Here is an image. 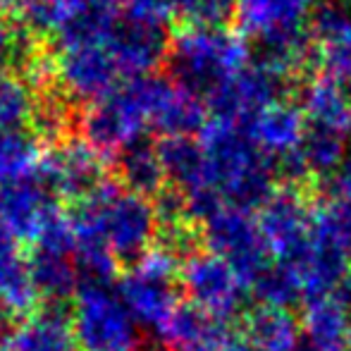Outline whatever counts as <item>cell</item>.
<instances>
[{
  "label": "cell",
  "instance_id": "cell-22",
  "mask_svg": "<svg viewBox=\"0 0 351 351\" xmlns=\"http://www.w3.org/2000/svg\"><path fill=\"white\" fill-rule=\"evenodd\" d=\"M232 339H234L232 330L230 328H222V330H217L213 337L204 339V342H199L196 347H189V349H184V351H230Z\"/></svg>",
  "mask_w": 351,
  "mask_h": 351
},
{
  "label": "cell",
  "instance_id": "cell-7",
  "mask_svg": "<svg viewBox=\"0 0 351 351\" xmlns=\"http://www.w3.org/2000/svg\"><path fill=\"white\" fill-rule=\"evenodd\" d=\"M201 244L208 254L222 258L246 287L270 265V254L258 232L256 213L222 206L210 220L199 227Z\"/></svg>",
  "mask_w": 351,
  "mask_h": 351
},
{
  "label": "cell",
  "instance_id": "cell-10",
  "mask_svg": "<svg viewBox=\"0 0 351 351\" xmlns=\"http://www.w3.org/2000/svg\"><path fill=\"white\" fill-rule=\"evenodd\" d=\"M301 115H304L306 125L347 136L351 130L349 91L328 77L313 79L301 96Z\"/></svg>",
  "mask_w": 351,
  "mask_h": 351
},
{
  "label": "cell",
  "instance_id": "cell-11",
  "mask_svg": "<svg viewBox=\"0 0 351 351\" xmlns=\"http://www.w3.org/2000/svg\"><path fill=\"white\" fill-rule=\"evenodd\" d=\"M241 339L254 351H291L301 339V323L291 311L256 306L241 315Z\"/></svg>",
  "mask_w": 351,
  "mask_h": 351
},
{
  "label": "cell",
  "instance_id": "cell-2",
  "mask_svg": "<svg viewBox=\"0 0 351 351\" xmlns=\"http://www.w3.org/2000/svg\"><path fill=\"white\" fill-rule=\"evenodd\" d=\"M313 0H234L239 36L254 38L258 60L282 77H289L311 58V32L306 17Z\"/></svg>",
  "mask_w": 351,
  "mask_h": 351
},
{
  "label": "cell",
  "instance_id": "cell-23",
  "mask_svg": "<svg viewBox=\"0 0 351 351\" xmlns=\"http://www.w3.org/2000/svg\"><path fill=\"white\" fill-rule=\"evenodd\" d=\"M332 296L339 301V304L344 306V311H347V313L351 315V268L342 275V280L337 282V287H335Z\"/></svg>",
  "mask_w": 351,
  "mask_h": 351
},
{
  "label": "cell",
  "instance_id": "cell-12",
  "mask_svg": "<svg viewBox=\"0 0 351 351\" xmlns=\"http://www.w3.org/2000/svg\"><path fill=\"white\" fill-rule=\"evenodd\" d=\"M301 335L318 344L325 351H344L349 347L351 337V320L344 306L330 296L311 299L304 304V313L299 318Z\"/></svg>",
  "mask_w": 351,
  "mask_h": 351
},
{
  "label": "cell",
  "instance_id": "cell-15",
  "mask_svg": "<svg viewBox=\"0 0 351 351\" xmlns=\"http://www.w3.org/2000/svg\"><path fill=\"white\" fill-rule=\"evenodd\" d=\"M5 351H79L72 328L58 315L24 320V325L8 339Z\"/></svg>",
  "mask_w": 351,
  "mask_h": 351
},
{
  "label": "cell",
  "instance_id": "cell-8",
  "mask_svg": "<svg viewBox=\"0 0 351 351\" xmlns=\"http://www.w3.org/2000/svg\"><path fill=\"white\" fill-rule=\"evenodd\" d=\"M256 222L268 254L278 263L294 265L311 244L313 206L296 186H282L258 208Z\"/></svg>",
  "mask_w": 351,
  "mask_h": 351
},
{
  "label": "cell",
  "instance_id": "cell-14",
  "mask_svg": "<svg viewBox=\"0 0 351 351\" xmlns=\"http://www.w3.org/2000/svg\"><path fill=\"white\" fill-rule=\"evenodd\" d=\"M344 151H347V136L337 134V132L320 130V127H304V136L299 143V156L306 165L308 177H318L325 182L344 160Z\"/></svg>",
  "mask_w": 351,
  "mask_h": 351
},
{
  "label": "cell",
  "instance_id": "cell-6",
  "mask_svg": "<svg viewBox=\"0 0 351 351\" xmlns=\"http://www.w3.org/2000/svg\"><path fill=\"white\" fill-rule=\"evenodd\" d=\"M182 296L210 315L215 323L230 325L246 313L249 287L222 258L206 249L191 254L180 265Z\"/></svg>",
  "mask_w": 351,
  "mask_h": 351
},
{
  "label": "cell",
  "instance_id": "cell-24",
  "mask_svg": "<svg viewBox=\"0 0 351 351\" xmlns=\"http://www.w3.org/2000/svg\"><path fill=\"white\" fill-rule=\"evenodd\" d=\"M291 351H325V349H320L318 344H313L311 339H306L304 335H301V339L296 342V347L291 349Z\"/></svg>",
  "mask_w": 351,
  "mask_h": 351
},
{
  "label": "cell",
  "instance_id": "cell-13",
  "mask_svg": "<svg viewBox=\"0 0 351 351\" xmlns=\"http://www.w3.org/2000/svg\"><path fill=\"white\" fill-rule=\"evenodd\" d=\"M162 172L172 180L177 191L189 194V191L208 186L206 175V156L199 141L189 136H172L160 151Z\"/></svg>",
  "mask_w": 351,
  "mask_h": 351
},
{
  "label": "cell",
  "instance_id": "cell-9",
  "mask_svg": "<svg viewBox=\"0 0 351 351\" xmlns=\"http://www.w3.org/2000/svg\"><path fill=\"white\" fill-rule=\"evenodd\" d=\"M241 127L249 132V136L256 141L261 151L268 153L275 162H280L282 158L299 151L306 122L299 108L282 98L265 110H261L254 120H249Z\"/></svg>",
  "mask_w": 351,
  "mask_h": 351
},
{
  "label": "cell",
  "instance_id": "cell-18",
  "mask_svg": "<svg viewBox=\"0 0 351 351\" xmlns=\"http://www.w3.org/2000/svg\"><path fill=\"white\" fill-rule=\"evenodd\" d=\"M311 230L337 244L351 258V199H330L315 206Z\"/></svg>",
  "mask_w": 351,
  "mask_h": 351
},
{
  "label": "cell",
  "instance_id": "cell-4",
  "mask_svg": "<svg viewBox=\"0 0 351 351\" xmlns=\"http://www.w3.org/2000/svg\"><path fill=\"white\" fill-rule=\"evenodd\" d=\"M117 294L139 328L160 335L182 304L180 263L162 251L151 249L127 268Z\"/></svg>",
  "mask_w": 351,
  "mask_h": 351
},
{
  "label": "cell",
  "instance_id": "cell-19",
  "mask_svg": "<svg viewBox=\"0 0 351 351\" xmlns=\"http://www.w3.org/2000/svg\"><path fill=\"white\" fill-rule=\"evenodd\" d=\"M320 67L323 77L342 84L344 88L351 86V32L320 43Z\"/></svg>",
  "mask_w": 351,
  "mask_h": 351
},
{
  "label": "cell",
  "instance_id": "cell-21",
  "mask_svg": "<svg viewBox=\"0 0 351 351\" xmlns=\"http://www.w3.org/2000/svg\"><path fill=\"white\" fill-rule=\"evenodd\" d=\"M330 199H351V130L347 134V151L344 160L325 182H320Z\"/></svg>",
  "mask_w": 351,
  "mask_h": 351
},
{
  "label": "cell",
  "instance_id": "cell-1",
  "mask_svg": "<svg viewBox=\"0 0 351 351\" xmlns=\"http://www.w3.org/2000/svg\"><path fill=\"white\" fill-rule=\"evenodd\" d=\"M208 186L225 206L256 213L275 191L278 167L249 132L234 122L213 120L201 130Z\"/></svg>",
  "mask_w": 351,
  "mask_h": 351
},
{
  "label": "cell",
  "instance_id": "cell-5",
  "mask_svg": "<svg viewBox=\"0 0 351 351\" xmlns=\"http://www.w3.org/2000/svg\"><path fill=\"white\" fill-rule=\"evenodd\" d=\"M139 325L108 282H88L79 294L72 337L79 351H141Z\"/></svg>",
  "mask_w": 351,
  "mask_h": 351
},
{
  "label": "cell",
  "instance_id": "cell-20",
  "mask_svg": "<svg viewBox=\"0 0 351 351\" xmlns=\"http://www.w3.org/2000/svg\"><path fill=\"white\" fill-rule=\"evenodd\" d=\"M177 5L196 27H220L234 12V0H177Z\"/></svg>",
  "mask_w": 351,
  "mask_h": 351
},
{
  "label": "cell",
  "instance_id": "cell-26",
  "mask_svg": "<svg viewBox=\"0 0 351 351\" xmlns=\"http://www.w3.org/2000/svg\"><path fill=\"white\" fill-rule=\"evenodd\" d=\"M349 349H351V339H349Z\"/></svg>",
  "mask_w": 351,
  "mask_h": 351
},
{
  "label": "cell",
  "instance_id": "cell-3",
  "mask_svg": "<svg viewBox=\"0 0 351 351\" xmlns=\"http://www.w3.org/2000/svg\"><path fill=\"white\" fill-rule=\"evenodd\" d=\"M249 62L244 38L222 27H194L180 38L175 53L177 74L201 103H208Z\"/></svg>",
  "mask_w": 351,
  "mask_h": 351
},
{
  "label": "cell",
  "instance_id": "cell-25",
  "mask_svg": "<svg viewBox=\"0 0 351 351\" xmlns=\"http://www.w3.org/2000/svg\"><path fill=\"white\" fill-rule=\"evenodd\" d=\"M230 351H254V349H251L241 337H234V339H232V344H230Z\"/></svg>",
  "mask_w": 351,
  "mask_h": 351
},
{
  "label": "cell",
  "instance_id": "cell-17",
  "mask_svg": "<svg viewBox=\"0 0 351 351\" xmlns=\"http://www.w3.org/2000/svg\"><path fill=\"white\" fill-rule=\"evenodd\" d=\"M251 294L258 301V306L268 308L291 311L294 306L304 304V291H301L299 275L294 273L291 265L285 263H270L263 273L251 282Z\"/></svg>",
  "mask_w": 351,
  "mask_h": 351
},
{
  "label": "cell",
  "instance_id": "cell-16",
  "mask_svg": "<svg viewBox=\"0 0 351 351\" xmlns=\"http://www.w3.org/2000/svg\"><path fill=\"white\" fill-rule=\"evenodd\" d=\"M222 328H230V325L215 323L210 315H206L204 311L196 308L194 304L182 301L158 337H160L162 347L184 351L189 347H196V344L204 342V339L213 337V335Z\"/></svg>",
  "mask_w": 351,
  "mask_h": 351
}]
</instances>
